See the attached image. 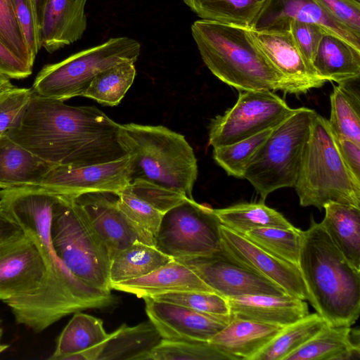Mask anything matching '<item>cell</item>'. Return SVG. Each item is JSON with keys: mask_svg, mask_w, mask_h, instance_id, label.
<instances>
[{"mask_svg": "<svg viewBox=\"0 0 360 360\" xmlns=\"http://www.w3.org/2000/svg\"><path fill=\"white\" fill-rule=\"evenodd\" d=\"M191 30L204 63L224 83L240 91L285 92L281 77L253 44L248 27L200 19Z\"/></svg>", "mask_w": 360, "mask_h": 360, "instance_id": "cell-4", "label": "cell"}, {"mask_svg": "<svg viewBox=\"0 0 360 360\" xmlns=\"http://www.w3.org/2000/svg\"><path fill=\"white\" fill-rule=\"evenodd\" d=\"M24 234L20 225L10 217L0 204V244Z\"/></svg>", "mask_w": 360, "mask_h": 360, "instance_id": "cell-49", "label": "cell"}, {"mask_svg": "<svg viewBox=\"0 0 360 360\" xmlns=\"http://www.w3.org/2000/svg\"><path fill=\"white\" fill-rule=\"evenodd\" d=\"M231 317L285 327L307 316L305 300L291 296L243 295L227 299Z\"/></svg>", "mask_w": 360, "mask_h": 360, "instance_id": "cell-21", "label": "cell"}, {"mask_svg": "<svg viewBox=\"0 0 360 360\" xmlns=\"http://www.w3.org/2000/svg\"><path fill=\"white\" fill-rule=\"evenodd\" d=\"M87 0H47L39 13L41 47L53 53L80 39L87 27Z\"/></svg>", "mask_w": 360, "mask_h": 360, "instance_id": "cell-20", "label": "cell"}, {"mask_svg": "<svg viewBox=\"0 0 360 360\" xmlns=\"http://www.w3.org/2000/svg\"><path fill=\"white\" fill-rule=\"evenodd\" d=\"M53 167L6 134L0 136V189L37 185Z\"/></svg>", "mask_w": 360, "mask_h": 360, "instance_id": "cell-25", "label": "cell"}, {"mask_svg": "<svg viewBox=\"0 0 360 360\" xmlns=\"http://www.w3.org/2000/svg\"><path fill=\"white\" fill-rule=\"evenodd\" d=\"M110 286L111 290L133 294L139 298L175 292H214L190 268L174 259L145 276L111 283Z\"/></svg>", "mask_w": 360, "mask_h": 360, "instance_id": "cell-22", "label": "cell"}, {"mask_svg": "<svg viewBox=\"0 0 360 360\" xmlns=\"http://www.w3.org/2000/svg\"><path fill=\"white\" fill-rule=\"evenodd\" d=\"M117 197V193L112 192H91L72 199L111 258L136 241L155 246L154 238L136 226L121 211Z\"/></svg>", "mask_w": 360, "mask_h": 360, "instance_id": "cell-16", "label": "cell"}, {"mask_svg": "<svg viewBox=\"0 0 360 360\" xmlns=\"http://www.w3.org/2000/svg\"><path fill=\"white\" fill-rule=\"evenodd\" d=\"M294 188L302 207L322 210L338 202L360 208V181L345 164L328 120L316 112Z\"/></svg>", "mask_w": 360, "mask_h": 360, "instance_id": "cell-6", "label": "cell"}, {"mask_svg": "<svg viewBox=\"0 0 360 360\" xmlns=\"http://www.w3.org/2000/svg\"><path fill=\"white\" fill-rule=\"evenodd\" d=\"M101 319L77 311L58 338L51 360H98L109 337Z\"/></svg>", "mask_w": 360, "mask_h": 360, "instance_id": "cell-23", "label": "cell"}, {"mask_svg": "<svg viewBox=\"0 0 360 360\" xmlns=\"http://www.w3.org/2000/svg\"><path fill=\"white\" fill-rule=\"evenodd\" d=\"M172 259L154 245L136 241L112 257L110 283L111 284L145 276Z\"/></svg>", "mask_w": 360, "mask_h": 360, "instance_id": "cell-32", "label": "cell"}, {"mask_svg": "<svg viewBox=\"0 0 360 360\" xmlns=\"http://www.w3.org/2000/svg\"><path fill=\"white\" fill-rule=\"evenodd\" d=\"M1 323V321H0ZM2 337H3V329L0 326V354L6 350L8 347V345L4 344L2 342Z\"/></svg>", "mask_w": 360, "mask_h": 360, "instance_id": "cell-51", "label": "cell"}, {"mask_svg": "<svg viewBox=\"0 0 360 360\" xmlns=\"http://www.w3.org/2000/svg\"><path fill=\"white\" fill-rule=\"evenodd\" d=\"M340 155L352 174L360 181V143L347 139H336Z\"/></svg>", "mask_w": 360, "mask_h": 360, "instance_id": "cell-48", "label": "cell"}, {"mask_svg": "<svg viewBox=\"0 0 360 360\" xmlns=\"http://www.w3.org/2000/svg\"><path fill=\"white\" fill-rule=\"evenodd\" d=\"M14 86L11 82V79L0 74V96L12 89Z\"/></svg>", "mask_w": 360, "mask_h": 360, "instance_id": "cell-50", "label": "cell"}, {"mask_svg": "<svg viewBox=\"0 0 360 360\" xmlns=\"http://www.w3.org/2000/svg\"><path fill=\"white\" fill-rule=\"evenodd\" d=\"M46 278L43 257L25 233L0 245V300L32 297L43 288Z\"/></svg>", "mask_w": 360, "mask_h": 360, "instance_id": "cell-14", "label": "cell"}, {"mask_svg": "<svg viewBox=\"0 0 360 360\" xmlns=\"http://www.w3.org/2000/svg\"><path fill=\"white\" fill-rule=\"evenodd\" d=\"M174 260L187 266L207 285L226 299L251 295L288 294L278 285L234 260L222 250L208 255Z\"/></svg>", "mask_w": 360, "mask_h": 360, "instance_id": "cell-12", "label": "cell"}, {"mask_svg": "<svg viewBox=\"0 0 360 360\" xmlns=\"http://www.w3.org/2000/svg\"><path fill=\"white\" fill-rule=\"evenodd\" d=\"M129 186L136 195L149 203L162 214L166 213L188 198L177 191L143 179H133Z\"/></svg>", "mask_w": 360, "mask_h": 360, "instance_id": "cell-42", "label": "cell"}, {"mask_svg": "<svg viewBox=\"0 0 360 360\" xmlns=\"http://www.w3.org/2000/svg\"><path fill=\"white\" fill-rule=\"evenodd\" d=\"M150 297L158 301L183 306L204 314L231 319L227 299L214 292H175Z\"/></svg>", "mask_w": 360, "mask_h": 360, "instance_id": "cell-39", "label": "cell"}, {"mask_svg": "<svg viewBox=\"0 0 360 360\" xmlns=\"http://www.w3.org/2000/svg\"><path fill=\"white\" fill-rule=\"evenodd\" d=\"M131 170L129 155L89 165L54 166L39 184L30 187L70 198L91 192L118 193L129 185Z\"/></svg>", "mask_w": 360, "mask_h": 360, "instance_id": "cell-13", "label": "cell"}, {"mask_svg": "<svg viewBox=\"0 0 360 360\" xmlns=\"http://www.w3.org/2000/svg\"><path fill=\"white\" fill-rule=\"evenodd\" d=\"M253 44L281 77L288 94L300 95L321 87L320 78L301 53L289 30L248 28Z\"/></svg>", "mask_w": 360, "mask_h": 360, "instance_id": "cell-15", "label": "cell"}, {"mask_svg": "<svg viewBox=\"0 0 360 360\" xmlns=\"http://www.w3.org/2000/svg\"><path fill=\"white\" fill-rule=\"evenodd\" d=\"M327 323L317 313L282 328L251 360H284L319 333Z\"/></svg>", "mask_w": 360, "mask_h": 360, "instance_id": "cell-33", "label": "cell"}, {"mask_svg": "<svg viewBox=\"0 0 360 360\" xmlns=\"http://www.w3.org/2000/svg\"><path fill=\"white\" fill-rule=\"evenodd\" d=\"M143 299L149 320L164 340L209 342L231 320L150 297Z\"/></svg>", "mask_w": 360, "mask_h": 360, "instance_id": "cell-18", "label": "cell"}, {"mask_svg": "<svg viewBox=\"0 0 360 360\" xmlns=\"http://www.w3.org/2000/svg\"><path fill=\"white\" fill-rule=\"evenodd\" d=\"M310 304L330 326H352L360 313V270L354 267L311 218L302 231L297 264Z\"/></svg>", "mask_w": 360, "mask_h": 360, "instance_id": "cell-3", "label": "cell"}, {"mask_svg": "<svg viewBox=\"0 0 360 360\" xmlns=\"http://www.w3.org/2000/svg\"><path fill=\"white\" fill-rule=\"evenodd\" d=\"M32 72V68L21 60L0 39V74L10 79H24Z\"/></svg>", "mask_w": 360, "mask_h": 360, "instance_id": "cell-47", "label": "cell"}, {"mask_svg": "<svg viewBox=\"0 0 360 360\" xmlns=\"http://www.w3.org/2000/svg\"><path fill=\"white\" fill-rule=\"evenodd\" d=\"M146 360H229L209 342L162 339Z\"/></svg>", "mask_w": 360, "mask_h": 360, "instance_id": "cell-38", "label": "cell"}, {"mask_svg": "<svg viewBox=\"0 0 360 360\" xmlns=\"http://www.w3.org/2000/svg\"><path fill=\"white\" fill-rule=\"evenodd\" d=\"M140 53L137 40L128 37L110 38L60 62L44 65L34 79L32 91L63 101L82 96L96 75L121 63H135Z\"/></svg>", "mask_w": 360, "mask_h": 360, "instance_id": "cell-9", "label": "cell"}, {"mask_svg": "<svg viewBox=\"0 0 360 360\" xmlns=\"http://www.w3.org/2000/svg\"><path fill=\"white\" fill-rule=\"evenodd\" d=\"M47 0H34V2H35V4H36V7H37V13H38V16H39V12L41 11L42 7L44 6V4L46 3Z\"/></svg>", "mask_w": 360, "mask_h": 360, "instance_id": "cell-52", "label": "cell"}, {"mask_svg": "<svg viewBox=\"0 0 360 360\" xmlns=\"http://www.w3.org/2000/svg\"><path fill=\"white\" fill-rule=\"evenodd\" d=\"M283 327L231 318L209 342L229 360H251Z\"/></svg>", "mask_w": 360, "mask_h": 360, "instance_id": "cell-24", "label": "cell"}, {"mask_svg": "<svg viewBox=\"0 0 360 360\" xmlns=\"http://www.w3.org/2000/svg\"><path fill=\"white\" fill-rule=\"evenodd\" d=\"M120 124L96 106H72L33 93L16 127L6 134L53 166H84L127 155Z\"/></svg>", "mask_w": 360, "mask_h": 360, "instance_id": "cell-2", "label": "cell"}, {"mask_svg": "<svg viewBox=\"0 0 360 360\" xmlns=\"http://www.w3.org/2000/svg\"><path fill=\"white\" fill-rule=\"evenodd\" d=\"M220 226L214 209L187 198L163 214L154 245L173 259L211 255L221 250Z\"/></svg>", "mask_w": 360, "mask_h": 360, "instance_id": "cell-10", "label": "cell"}, {"mask_svg": "<svg viewBox=\"0 0 360 360\" xmlns=\"http://www.w3.org/2000/svg\"><path fill=\"white\" fill-rule=\"evenodd\" d=\"M333 19L360 37V0H313Z\"/></svg>", "mask_w": 360, "mask_h": 360, "instance_id": "cell-46", "label": "cell"}, {"mask_svg": "<svg viewBox=\"0 0 360 360\" xmlns=\"http://www.w3.org/2000/svg\"><path fill=\"white\" fill-rule=\"evenodd\" d=\"M59 195L33 187L0 189V204L35 243L47 269L43 288L34 295L6 300L17 323L41 333L62 318L88 309L110 306V291L91 288L68 270L51 237L53 207Z\"/></svg>", "mask_w": 360, "mask_h": 360, "instance_id": "cell-1", "label": "cell"}, {"mask_svg": "<svg viewBox=\"0 0 360 360\" xmlns=\"http://www.w3.org/2000/svg\"><path fill=\"white\" fill-rule=\"evenodd\" d=\"M315 113L308 108H295L272 129L245 167L243 179L262 202L276 190L294 188Z\"/></svg>", "mask_w": 360, "mask_h": 360, "instance_id": "cell-7", "label": "cell"}, {"mask_svg": "<svg viewBox=\"0 0 360 360\" xmlns=\"http://www.w3.org/2000/svg\"><path fill=\"white\" fill-rule=\"evenodd\" d=\"M288 30L302 55L313 67L320 42L323 36L329 33L318 24L297 20L290 22Z\"/></svg>", "mask_w": 360, "mask_h": 360, "instance_id": "cell-45", "label": "cell"}, {"mask_svg": "<svg viewBox=\"0 0 360 360\" xmlns=\"http://www.w3.org/2000/svg\"><path fill=\"white\" fill-rule=\"evenodd\" d=\"M294 109L270 90L240 91L232 108L211 120L209 145L231 144L274 128Z\"/></svg>", "mask_w": 360, "mask_h": 360, "instance_id": "cell-11", "label": "cell"}, {"mask_svg": "<svg viewBox=\"0 0 360 360\" xmlns=\"http://www.w3.org/2000/svg\"><path fill=\"white\" fill-rule=\"evenodd\" d=\"M51 237L57 255L72 274L87 285L110 291L111 256L72 198L55 203Z\"/></svg>", "mask_w": 360, "mask_h": 360, "instance_id": "cell-8", "label": "cell"}, {"mask_svg": "<svg viewBox=\"0 0 360 360\" xmlns=\"http://www.w3.org/2000/svg\"><path fill=\"white\" fill-rule=\"evenodd\" d=\"M136 72L132 62L110 67L95 76L82 96L104 105H117L133 84Z\"/></svg>", "mask_w": 360, "mask_h": 360, "instance_id": "cell-35", "label": "cell"}, {"mask_svg": "<svg viewBox=\"0 0 360 360\" xmlns=\"http://www.w3.org/2000/svg\"><path fill=\"white\" fill-rule=\"evenodd\" d=\"M15 15L27 48L35 58L41 48L40 27L34 0H11Z\"/></svg>", "mask_w": 360, "mask_h": 360, "instance_id": "cell-44", "label": "cell"}, {"mask_svg": "<svg viewBox=\"0 0 360 360\" xmlns=\"http://www.w3.org/2000/svg\"><path fill=\"white\" fill-rule=\"evenodd\" d=\"M220 235L221 250L232 259L274 282L288 295L309 300L298 266L266 252L222 224Z\"/></svg>", "mask_w": 360, "mask_h": 360, "instance_id": "cell-17", "label": "cell"}, {"mask_svg": "<svg viewBox=\"0 0 360 360\" xmlns=\"http://www.w3.org/2000/svg\"><path fill=\"white\" fill-rule=\"evenodd\" d=\"M200 19L253 27L269 0H182Z\"/></svg>", "mask_w": 360, "mask_h": 360, "instance_id": "cell-30", "label": "cell"}, {"mask_svg": "<svg viewBox=\"0 0 360 360\" xmlns=\"http://www.w3.org/2000/svg\"><path fill=\"white\" fill-rule=\"evenodd\" d=\"M322 226L345 259L360 270V208L328 202Z\"/></svg>", "mask_w": 360, "mask_h": 360, "instance_id": "cell-28", "label": "cell"}, {"mask_svg": "<svg viewBox=\"0 0 360 360\" xmlns=\"http://www.w3.org/2000/svg\"><path fill=\"white\" fill-rule=\"evenodd\" d=\"M0 39L21 60L33 68L35 58L27 48L11 0H0Z\"/></svg>", "mask_w": 360, "mask_h": 360, "instance_id": "cell-41", "label": "cell"}, {"mask_svg": "<svg viewBox=\"0 0 360 360\" xmlns=\"http://www.w3.org/2000/svg\"><path fill=\"white\" fill-rule=\"evenodd\" d=\"M292 20L316 23L360 50V37L339 23L313 0H269L253 27L257 30H288Z\"/></svg>", "mask_w": 360, "mask_h": 360, "instance_id": "cell-19", "label": "cell"}, {"mask_svg": "<svg viewBox=\"0 0 360 360\" xmlns=\"http://www.w3.org/2000/svg\"><path fill=\"white\" fill-rule=\"evenodd\" d=\"M6 243V242H5ZM2 244V243H1ZM1 245V244H0Z\"/></svg>", "mask_w": 360, "mask_h": 360, "instance_id": "cell-53", "label": "cell"}, {"mask_svg": "<svg viewBox=\"0 0 360 360\" xmlns=\"http://www.w3.org/2000/svg\"><path fill=\"white\" fill-rule=\"evenodd\" d=\"M33 93L32 89L13 86L0 96V136L18 126Z\"/></svg>", "mask_w": 360, "mask_h": 360, "instance_id": "cell-43", "label": "cell"}, {"mask_svg": "<svg viewBox=\"0 0 360 360\" xmlns=\"http://www.w3.org/2000/svg\"><path fill=\"white\" fill-rule=\"evenodd\" d=\"M348 83L334 86L330 95L329 127L336 139H347L360 143V101Z\"/></svg>", "mask_w": 360, "mask_h": 360, "instance_id": "cell-34", "label": "cell"}, {"mask_svg": "<svg viewBox=\"0 0 360 360\" xmlns=\"http://www.w3.org/2000/svg\"><path fill=\"white\" fill-rule=\"evenodd\" d=\"M118 139L131 160V180L143 179L193 199L197 159L183 135L161 125L129 123L120 124Z\"/></svg>", "mask_w": 360, "mask_h": 360, "instance_id": "cell-5", "label": "cell"}, {"mask_svg": "<svg viewBox=\"0 0 360 360\" xmlns=\"http://www.w3.org/2000/svg\"><path fill=\"white\" fill-rule=\"evenodd\" d=\"M221 224L244 235L257 228L292 229L294 226L284 216L260 202H242L221 209H214Z\"/></svg>", "mask_w": 360, "mask_h": 360, "instance_id": "cell-31", "label": "cell"}, {"mask_svg": "<svg viewBox=\"0 0 360 360\" xmlns=\"http://www.w3.org/2000/svg\"><path fill=\"white\" fill-rule=\"evenodd\" d=\"M162 339L150 320L134 326L122 325L110 333L98 360H146Z\"/></svg>", "mask_w": 360, "mask_h": 360, "instance_id": "cell-29", "label": "cell"}, {"mask_svg": "<svg viewBox=\"0 0 360 360\" xmlns=\"http://www.w3.org/2000/svg\"><path fill=\"white\" fill-rule=\"evenodd\" d=\"M244 236L266 252L297 266L302 243V231L272 227L257 228Z\"/></svg>", "mask_w": 360, "mask_h": 360, "instance_id": "cell-36", "label": "cell"}, {"mask_svg": "<svg viewBox=\"0 0 360 360\" xmlns=\"http://www.w3.org/2000/svg\"><path fill=\"white\" fill-rule=\"evenodd\" d=\"M117 195L121 211L136 226L155 238L164 214L136 195L129 186Z\"/></svg>", "mask_w": 360, "mask_h": 360, "instance_id": "cell-40", "label": "cell"}, {"mask_svg": "<svg viewBox=\"0 0 360 360\" xmlns=\"http://www.w3.org/2000/svg\"><path fill=\"white\" fill-rule=\"evenodd\" d=\"M313 68L326 82L342 84L358 79L360 50L334 35L326 34L320 42Z\"/></svg>", "mask_w": 360, "mask_h": 360, "instance_id": "cell-27", "label": "cell"}, {"mask_svg": "<svg viewBox=\"0 0 360 360\" xmlns=\"http://www.w3.org/2000/svg\"><path fill=\"white\" fill-rule=\"evenodd\" d=\"M359 330L328 323L284 360H349L359 358Z\"/></svg>", "mask_w": 360, "mask_h": 360, "instance_id": "cell-26", "label": "cell"}, {"mask_svg": "<svg viewBox=\"0 0 360 360\" xmlns=\"http://www.w3.org/2000/svg\"><path fill=\"white\" fill-rule=\"evenodd\" d=\"M274 128L231 144L214 148V160L228 175L243 179L248 164Z\"/></svg>", "mask_w": 360, "mask_h": 360, "instance_id": "cell-37", "label": "cell"}]
</instances>
